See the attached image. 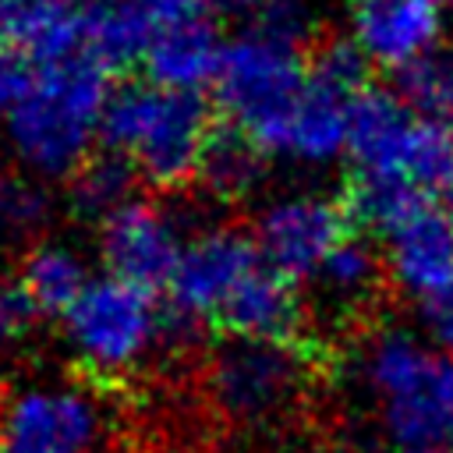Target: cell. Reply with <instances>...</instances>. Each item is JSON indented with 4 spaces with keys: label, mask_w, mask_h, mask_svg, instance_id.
Wrapping results in <instances>:
<instances>
[{
    "label": "cell",
    "mask_w": 453,
    "mask_h": 453,
    "mask_svg": "<svg viewBox=\"0 0 453 453\" xmlns=\"http://www.w3.org/2000/svg\"><path fill=\"white\" fill-rule=\"evenodd\" d=\"M113 99L110 67L88 53L39 60L28 88L4 120L7 156L35 180H71L103 145Z\"/></svg>",
    "instance_id": "cell-1"
},
{
    "label": "cell",
    "mask_w": 453,
    "mask_h": 453,
    "mask_svg": "<svg viewBox=\"0 0 453 453\" xmlns=\"http://www.w3.org/2000/svg\"><path fill=\"white\" fill-rule=\"evenodd\" d=\"M350 379L393 446H442L453 428V354L421 329H372L354 357Z\"/></svg>",
    "instance_id": "cell-2"
},
{
    "label": "cell",
    "mask_w": 453,
    "mask_h": 453,
    "mask_svg": "<svg viewBox=\"0 0 453 453\" xmlns=\"http://www.w3.org/2000/svg\"><path fill=\"white\" fill-rule=\"evenodd\" d=\"M212 134V110L202 92H180L142 78L113 88L103 149L124 159L138 180L180 188L198 177Z\"/></svg>",
    "instance_id": "cell-3"
},
{
    "label": "cell",
    "mask_w": 453,
    "mask_h": 453,
    "mask_svg": "<svg viewBox=\"0 0 453 453\" xmlns=\"http://www.w3.org/2000/svg\"><path fill=\"white\" fill-rule=\"evenodd\" d=\"M67 354L92 379L142 372L170 333V308L156 290L99 273L60 315Z\"/></svg>",
    "instance_id": "cell-4"
},
{
    "label": "cell",
    "mask_w": 453,
    "mask_h": 453,
    "mask_svg": "<svg viewBox=\"0 0 453 453\" xmlns=\"http://www.w3.org/2000/svg\"><path fill=\"white\" fill-rule=\"evenodd\" d=\"M304 81L308 53L248 25L226 39L219 71L212 78V96L230 127L248 134L265 159H280V145Z\"/></svg>",
    "instance_id": "cell-5"
},
{
    "label": "cell",
    "mask_w": 453,
    "mask_h": 453,
    "mask_svg": "<svg viewBox=\"0 0 453 453\" xmlns=\"http://www.w3.org/2000/svg\"><path fill=\"white\" fill-rule=\"evenodd\" d=\"M311 368L290 340H237L230 336L205 368V396L212 411L244 432L280 425L297 400Z\"/></svg>",
    "instance_id": "cell-6"
},
{
    "label": "cell",
    "mask_w": 453,
    "mask_h": 453,
    "mask_svg": "<svg viewBox=\"0 0 453 453\" xmlns=\"http://www.w3.org/2000/svg\"><path fill=\"white\" fill-rule=\"evenodd\" d=\"M110 411L71 379H32L0 400V453H103Z\"/></svg>",
    "instance_id": "cell-7"
},
{
    "label": "cell",
    "mask_w": 453,
    "mask_h": 453,
    "mask_svg": "<svg viewBox=\"0 0 453 453\" xmlns=\"http://www.w3.org/2000/svg\"><path fill=\"white\" fill-rule=\"evenodd\" d=\"M265 265L255 237L237 226L191 234L177 273L166 283V308L177 326H219L230 301Z\"/></svg>",
    "instance_id": "cell-8"
},
{
    "label": "cell",
    "mask_w": 453,
    "mask_h": 453,
    "mask_svg": "<svg viewBox=\"0 0 453 453\" xmlns=\"http://www.w3.org/2000/svg\"><path fill=\"white\" fill-rule=\"evenodd\" d=\"M262 258L287 280H315L322 262L350 237V212L326 191L273 195L251 226Z\"/></svg>",
    "instance_id": "cell-9"
},
{
    "label": "cell",
    "mask_w": 453,
    "mask_h": 453,
    "mask_svg": "<svg viewBox=\"0 0 453 453\" xmlns=\"http://www.w3.org/2000/svg\"><path fill=\"white\" fill-rule=\"evenodd\" d=\"M188 241L191 237L184 230V219L170 205L145 195L127 198L96 223V251L103 269L149 290H166Z\"/></svg>",
    "instance_id": "cell-10"
},
{
    "label": "cell",
    "mask_w": 453,
    "mask_h": 453,
    "mask_svg": "<svg viewBox=\"0 0 453 453\" xmlns=\"http://www.w3.org/2000/svg\"><path fill=\"white\" fill-rule=\"evenodd\" d=\"M418 131H421V113H414L400 92L379 85L361 88L350 103V131H347V156L354 163V173L411 180Z\"/></svg>",
    "instance_id": "cell-11"
},
{
    "label": "cell",
    "mask_w": 453,
    "mask_h": 453,
    "mask_svg": "<svg viewBox=\"0 0 453 453\" xmlns=\"http://www.w3.org/2000/svg\"><path fill=\"white\" fill-rule=\"evenodd\" d=\"M379 241L386 280L403 297L425 301L453 283V216L446 205H418Z\"/></svg>",
    "instance_id": "cell-12"
},
{
    "label": "cell",
    "mask_w": 453,
    "mask_h": 453,
    "mask_svg": "<svg viewBox=\"0 0 453 453\" xmlns=\"http://www.w3.org/2000/svg\"><path fill=\"white\" fill-rule=\"evenodd\" d=\"M439 0H350V39L372 67L403 71L439 42Z\"/></svg>",
    "instance_id": "cell-13"
},
{
    "label": "cell",
    "mask_w": 453,
    "mask_h": 453,
    "mask_svg": "<svg viewBox=\"0 0 453 453\" xmlns=\"http://www.w3.org/2000/svg\"><path fill=\"white\" fill-rule=\"evenodd\" d=\"M223 50H226V39L219 35L216 18L195 14L188 21L159 28L142 53V67H145V78L166 88L202 92L205 85H212Z\"/></svg>",
    "instance_id": "cell-14"
},
{
    "label": "cell",
    "mask_w": 453,
    "mask_h": 453,
    "mask_svg": "<svg viewBox=\"0 0 453 453\" xmlns=\"http://www.w3.org/2000/svg\"><path fill=\"white\" fill-rule=\"evenodd\" d=\"M301 322L304 301L297 294V283L265 262L230 301L219 319V329L237 340H294Z\"/></svg>",
    "instance_id": "cell-15"
},
{
    "label": "cell",
    "mask_w": 453,
    "mask_h": 453,
    "mask_svg": "<svg viewBox=\"0 0 453 453\" xmlns=\"http://www.w3.org/2000/svg\"><path fill=\"white\" fill-rule=\"evenodd\" d=\"M96 273L88 269L85 255L67 241H39L25 251L18 280L39 315H64L78 294L88 287Z\"/></svg>",
    "instance_id": "cell-16"
},
{
    "label": "cell",
    "mask_w": 453,
    "mask_h": 453,
    "mask_svg": "<svg viewBox=\"0 0 453 453\" xmlns=\"http://www.w3.org/2000/svg\"><path fill=\"white\" fill-rule=\"evenodd\" d=\"M386 276L382 269V251H375L361 237H347L315 273V290L326 311L333 315H357L372 304L379 280Z\"/></svg>",
    "instance_id": "cell-17"
},
{
    "label": "cell",
    "mask_w": 453,
    "mask_h": 453,
    "mask_svg": "<svg viewBox=\"0 0 453 453\" xmlns=\"http://www.w3.org/2000/svg\"><path fill=\"white\" fill-rule=\"evenodd\" d=\"M262 166H265V152L248 134H241L237 127H226V131L212 134L195 180L212 198L237 202V198L255 191V184L262 180Z\"/></svg>",
    "instance_id": "cell-18"
},
{
    "label": "cell",
    "mask_w": 453,
    "mask_h": 453,
    "mask_svg": "<svg viewBox=\"0 0 453 453\" xmlns=\"http://www.w3.org/2000/svg\"><path fill=\"white\" fill-rule=\"evenodd\" d=\"M425 191L411 180L400 177H365L354 173L350 188H347V212L354 223H361L365 230H372L375 237L389 234L403 216H411L418 205H425Z\"/></svg>",
    "instance_id": "cell-19"
},
{
    "label": "cell",
    "mask_w": 453,
    "mask_h": 453,
    "mask_svg": "<svg viewBox=\"0 0 453 453\" xmlns=\"http://www.w3.org/2000/svg\"><path fill=\"white\" fill-rule=\"evenodd\" d=\"M134 170L117 159L113 152H103V156H92L71 180H67V195H71V205L74 212L88 216V219H103L110 216L117 205H124L127 198H134Z\"/></svg>",
    "instance_id": "cell-20"
},
{
    "label": "cell",
    "mask_w": 453,
    "mask_h": 453,
    "mask_svg": "<svg viewBox=\"0 0 453 453\" xmlns=\"http://www.w3.org/2000/svg\"><path fill=\"white\" fill-rule=\"evenodd\" d=\"M396 92L414 113L453 131V50H432L403 67Z\"/></svg>",
    "instance_id": "cell-21"
},
{
    "label": "cell",
    "mask_w": 453,
    "mask_h": 453,
    "mask_svg": "<svg viewBox=\"0 0 453 453\" xmlns=\"http://www.w3.org/2000/svg\"><path fill=\"white\" fill-rule=\"evenodd\" d=\"M53 202L42 188V180H7L0 198V230L7 237H32L50 223Z\"/></svg>",
    "instance_id": "cell-22"
},
{
    "label": "cell",
    "mask_w": 453,
    "mask_h": 453,
    "mask_svg": "<svg viewBox=\"0 0 453 453\" xmlns=\"http://www.w3.org/2000/svg\"><path fill=\"white\" fill-rule=\"evenodd\" d=\"M251 28L290 42V46H308V39L315 35V11L308 0H265V7L248 21Z\"/></svg>",
    "instance_id": "cell-23"
},
{
    "label": "cell",
    "mask_w": 453,
    "mask_h": 453,
    "mask_svg": "<svg viewBox=\"0 0 453 453\" xmlns=\"http://www.w3.org/2000/svg\"><path fill=\"white\" fill-rule=\"evenodd\" d=\"M39 308L18 276H0V350H14L35 326Z\"/></svg>",
    "instance_id": "cell-24"
},
{
    "label": "cell",
    "mask_w": 453,
    "mask_h": 453,
    "mask_svg": "<svg viewBox=\"0 0 453 453\" xmlns=\"http://www.w3.org/2000/svg\"><path fill=\"white\" fill-rule=\"evenodd\" d=\"M32 71H35V60L28 53H21L14 42L0 39V127L11 117V110L18 106L21 92L28 88Z\"/></svg>",
    "instance_id": "cell-25"
},
{
    "label": "cell",
    "mask_w": 453,
    "mask_h": 453,
    "mask_svg": "<svg viewBox=\"0 0 453 453\" xmlns=\"http://www.w3.org/2000/svg\"><path fill=\"white\" fill-rule=\"evenodd\" d=\"M418 329L442 350L453 354V283L418 301Z\"/></svg>",
    "instance_id": "cell-26"
},
{
    "label": "cell",
    "mask_w": 453,
    "mask_h": 453,
    "mask_svg": "<svg viewBox=\"0 0 453 453\" xmlns=\"http://www.w3.org/2000/svg\"><path fill=\"white\" fill-rule=\"evenodd\" d=\"M127 7L138 14V21L145 25L149 39L166 28V25H177V21H188L195 14H212L205 7V0H127ZM216 18V14H212Z\"/></svg>",
    "instance_id": "cell-27"
},
{
    "label": "cell",
    "mask_w": 453,
    "mask_h": 453,
    "mask_svg": "<svg viewBox=\"0 0 453 453\" xmlns=\"http://www.w3.org/2000/svg\"><path fill=\"white\" fill-rule=\"evenodd\" d=\"M205 7L216 14V18H241V21H251L265 0H205Z\"/></svg>",
    "instance_id": "cell-28"
},
{
    "label": "cell",
    "mask_w": 453,
    "mask_h": 453,
    "mask_svg": "<svg viewBox=\"0 0 453 453\" xmlns=\"http://www.w3.org/2000/svg\"><path fill=\"white\" fill-rule=\"evenodd\" d=\"M280 453H333V446L319 435H294L280 446Z\"/></svg>",
    "instance_id": "cell-29"
},
{
    "label": "cell",
    "mask_w": 453,
    "mask_h": 453,
    "mask_svg": "<svg viewBox=\"0 0 453 453\" xmlns=\"http://www.w3.org/2000/svg\"><path fill=\"white\" fill-rule=\"evenodd\" d=\"M382 453H442L439 446H389Z\"/></svg>",
    "instance_id": "cell-30"
},
{
    "label": "cell",
    "mask_w": 453,
    "mask_h": 453,
    "mask_svg": "<svg viewBox=\"0 0 453 453\" xmlns=\"http://www.w3.org/2000/svg\"><path fill=\"white\" fill-rule=\"evenodd\" d=\"M442 202H446V212L453 216V173H449L446 184H442Z\"/></svg>",
    "instance_id": "cell-31"
},
{
    "label": "cell",
    "mask_w": 453,
    "mask_h": 453,
    "mask_svg": "<svg viewBox=\"0 0 453 453\" xmlns=\"http://www.w3.org/2000/svg\"><path fill=\"white\" fill-rule=\"evenodd\" d=\"M7 180H11V177H7V170H4V159H0V198H4V188H7Z\"/></svg>",
    "instance_id": "cell-32"
},
{
    "label": "cell",
    "mask_w": 453,
    "mask_h": 453,
    "mask_svg": "<svg viewBox=\"0 0 453 453\" xmlns=\"http://www.w3.org/2000/svg\"><path fill=\"white\" fill-rule=\"evenodd\" d=\"M442 453H453V428H449V435L442 439Z\"/></svg>",
    "instance_id": "cell-33"
},
{
    "label": "cell",
    "mask_w": 453,
    "mask_h": 453,
    "mask_svg": "<svg viewBox=\"0 0 453 453\" xmlns=\"http://www.w3.org/2000/svg\"><path fill=\"white\" fill-rule=\"evenodd\" d=\"M442 4H453V0H442Z\"/></svg>",
    "instance_id": "cell-34"
}]
</instances>
